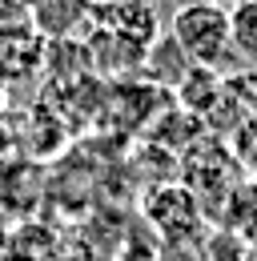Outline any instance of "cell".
<instances>
[{
	"label": "cell",
	"instance_id": "6da1fadb",
	"mask_svg": "<svg viewBox=\"0 0 257 261\" xmlns=\"http://www.w3.org/2000/svg\"><path fill=\"white\" fill-rule=\"evenodd\" d=\"M169 36L177 40V48L189 57V65H205L221 72L233 57V36H229V12L217 4H197L173 12Z\"/></svg>",
	"mask_w": 257,
	"mask_h": 261
},
{
	"label": "cell",
	"instance_id": "7a4b0ae2",
	"mask_svg": "<svg viewBox=\"0 0 257 261\" xmlns=\"http://www.w3.org/2000/svg\"><path fill=\"white\" fill-rule=\"evenodd\" d=\"M145 217L161 237H169L173 245H185V237L201 233V201L189 185H157L145 193Z\"/></svg>",
	"mask_w": 257,
	"mask_h": 261
},
{
	"label": "cell",
	"instance_id": "3957f363",
	"mask_svg": "<svg viewBox=\"0 0 257 261\" xmlns=\"http://www.w3.org/2000/svg\"><path fill=\"white\" fill-rule=\"evenodd\" d=\"M85 53H89V72L100 76L105 85L125 81V76H133L137 68H145V48L133 44L128 36L113 33L109 24L96 29V33L85 40Z\"/></svg>",
	"mask_w": 257,
	"mask_h": 261
},
{
	"label": "cell",
	"instance_id": "277c9868",
	"mask_svg": "<svg viewBox=\"0 0 257 261\" xmlns=\"http://www.w3.org/2000/svg\"><path fill=\"white\" fill-rule=\"evenodd\" d=\"M44 65V36L24 24H8L0 29V85L8 81H29Z\"/></svg>",
	"mask_w": 257,
	"mask_h": 261
},
{
	"label": "cell",
	"instance_id": "5b68a950",
	"mask_svg": "<svg viewBox=\"0 0 257 261\" xmlns=\"http://www.w3.org/2000/svg\"><path fill=\"white\" fill-rule=\"evenodd\" d=\"M100 16H105V24L113 29V33L128 36L133 44H141L145 53H149V44L157 40L165 29H161V16H157V4L153 0H113V4H105V8H96Z\"/></svg>",
	"mask_w": 257,
	"mask_h": 261
},
{
	"label": "cell",
	"instance_id": "8992f818",
	"mask_svg": "<svg viewBox=\"0 0 257 261\" xmlns=\"http://www.w3.org/2000/svg\"><path fill=\"white\" fill-rule=\"evenodd\" d=\"M221 97H225V76L217 68H205V65H189L181 72V81L173 85V105L193 113V117H201V125L217 109Z\"/></svg>",
	"mask_w": 257,
	"mask_h": 261
},
{
	"label": "cell",
	"instance_id": "52a82bcc",
	"mask_svg": "<svg viewBox=\"0 0 257 261\" xmlns=\"http://www.w3.org/2000/svg\"><path fill=\"white\" fill-rule=\"evenodd\" d=\"M85 16H93L89 0H36L29 8V24L44 40H68L85 24Z\"/></svg>",
	"mask_w": 257,
	"mask_h": 261
},
{
	"label": "cell",
	"instance_id": "ba28073f",
	"mask_svg": "<svg viewBox=\"0 0 257 261\" xmlns=\"http://www.w3.org/2000/svg\"><path fill=\"white\" fill-rule=\"evenodd\" d=\"M201 137H205L201 117H193V113L177 109V105L161 109L157 117H153V125H149V141H153V145H161V149H177V153L193 149Z\"/></svg>",
	"mask_w": 257,
	"mask_h": 261
},
{
	"label": "cell",
	"instance_id": "9c48e42d",
	"mask_svg": "<svg viewBox=\"0 0 257 261\" xmlns=\"http://www.w3.org/2000/svg\"><path fill=\"white\" fill-rule=\"evenodd\" d=\"M229 36H233V53L257 68V0H245L229 12Z\"/></svg>",
	"mask_w": 257,
	"mask_h": 261
},
{
	"label": "cell",
	"instance_id": "30bf717a",
	"mask_svg": "<svg viewBox=\"0 0 257 261\" xmlns=\"http://www.w3.org/2000/svg\"><path fill=\"white\" fill-rule=\"evenodd\" d=\"M205 257H209V261H245V257H249V241H245L241 233L217 229V233L205 241Z\"/></svg>",
	"mask_w": 257,
	"mask_h": 261
},
{
	"label": "cell",
	"instance_id": "8fae6325",
	"mask_svg": "<svg viewBox=\"0 0 257 261\" xmlns=\"http://www.w3.org/2000/svg\"><path fill=\"white\" fill-rule=\"evenodd\" d=\"M29 20V8L20 4V0H0V29H8V24H24Z\"/></svg>",
	"mask_w": 257,
	"mask_h": 261
},
{
	"label": "cell",
	"instance_id": "7c38bea8",
	"mask_svg": "<svg viewBox=\"0 0 257 261\" xmlns=\"http://www.w3.org/2000/svg\"><path fill=\"white\" fill-rule=\"evenodd\" d=\"M197 4H213V0H173V12H181V8H197Z\"/></svg>",
	"mask_w": 257,
	"mask_h": 261
},
{
	"label": "cell",
	"instance_id": "4fadbf2b",
	"mask_svg": "<svg viewBox=\"0 0 257 261\" xmlns=\"http://www.w3.org/2000/svg\"><path fill=\"white\" fill-rule=\"evenodd\" d=\"M213 4H217V8H225V12H233V8H237V4H245V0H213Z\"/></svg>",
	"mask_w": 257,
	"mask_h": 261
},
{
	"label": "cell",
	"instance_id": "5bb4252c",
	"mask_svg": "<svg viewBox=\"0 0 257 261\" xmlns=\"http://www.w3.org/2000/svg\"><path fill=\"white\" fill-rule=\"evenodd\" d=\"M89 4H93V12H96V8H105V4H113V0H89Z\"/></svg>",
	"mask_w": 257,
	"mask_h": 261
}]
</instances>
